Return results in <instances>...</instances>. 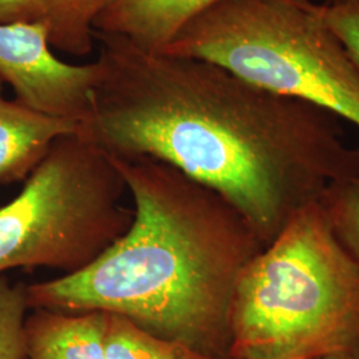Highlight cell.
I'll use <instances>...</instances> for the list:
<instances>
[{"label": "cell", "mask_w": 359, "mask_h": 359, "mask_svg": "<svg viewBox=\"0 0 359 359\" xmlns=\"http://www.w3.org/2000/svg\"><path fill=\"white\" fill-rule=\"evenodd\" d=\"M100 79L79 133L105 154L167 163L221 194L269 245L338 181L359 148L338 116L224 67L95 32Z\"/></svg>", "instance_id": "obj_1"}, {"label": "cell", "mask_w": 359, "mask_h": 359, "mask_svg": "<svg viewBox=\"0 0 359 359\" xmlns=\"http://www.w3.org/2000/svg\"><path fill=\"white\" fill-rule=\"evenodd\" d=\"M109 157L132 200L128 231L86 269L27 285L29 309L114 313L231 358L234 289L264 244L221 194L179 169L151 157Z\"/></svg>", "instance_id": "obj_2"}, {"label": "cell", "mask_w": 359, "mask_h": 359, "mask_svg": "<svg viewBox=\"0 0 359 359\" xmlns=\"http://www.w3.org/2000/svg\"><path fill=\"white\" fill-rule=\"evenodd\" d=\"M233 359H318L359 347V261L321 203L298 212L241 273Z\"/></svg>", "instance_id": "obj_3"}, {"label": "cell", "mask_w": 359, "mask_h": 359, "mask_svg": "<svg viewBox=\"0 0 359 359\" xmlns=\"http://www.w3.org/2000/svg\"><path fill=\"white\" fill-rule=\"evenodd\" d=\"M160 53L215 63L359 128V67L311 0H222Z\"/></svg>", "instance_id": "obj_4"}, {"label": "cell", "mask_w": 359, "mask_h": 359, "mask_svg": "<svg viewBox=\"0 0 359 359\" xmlns=\"http://www.w3.org/2000/svg\"><path fill=\"white\" fill-rule=\"evenodd\" d=\"M111 157L83 135H67L0 208V274L13 269L75 274L128 231L133 205Z\"/></svg>", "instance_id": "obj_5"}, {"label": "cell", "mask_w": 359, "mask_h": 359, "mask_svg": "<svg viewBox=\"0 0 359 359\" xmlns=\"http://www.w3.org/2000/svg\"><path fill=\"white\" fill-rule=\"evenodd\" d=\"M99 79L97 60L88 65L60 60L41 25L0 23V80L13 87L16 102L81 123Z\"/></svg>", "instance_id": "obj_6"}, {"label": "cell", "mask_w": 359, "mask_h": 359, "mask_svg": "<svg viewBox=\"0 0 359 359\" xmlns=\"http://www.w3.org/2000/svg\"><path fill=\"white\" fill-rule=\"evenodd\" d=\"M72 118L46 115L0 97V185L26 181L57 139L79 132Z\"/></svg>", "instance_id": "obj_7"}, {"label": "cell", "mask_w": 359, "mask_h": 359, "mask_svg": "<svg viewBox=\"0 0 359 359\" xmlns=\"http://www.w3.org/2000/svg\"><path fill=\"white\" fill-rule=\"evenodd\" d=\"M118 0H0V23H38L52 50L74 57L93 51L95 23Z\"/></svg>", "instance_id": "obj_8"}, {"label": "cell", "mask_w": 359, "mask_h": 359, "mask_svg": "<svg viewBox=\"0 0 359 359\" xmlns=\"http://www.w3.org/2000/svg\"><path fill=\"white\" fill-rule=\"evenodd\" d=\"M222 0H118L95 23V32L129 39L142 50L164 51L194 16Z\"/></svg>", "instance_id": "obj_9"}, {"label": "cell", "mask_w": 359, "mask_h": 359, "mask_svg": "<svg viewBox=\"0 0 359 359\" xmlns=\"http://www.w3.org/2000/svg\"><path fill=\"white\" fill-rule=\"evenodd\" d=\"M105 316L31 309L25 323V359H107Z\"/></svg>", "instance_id": "obj_10"}, {"label": "cell", "mask_w": 359, "mask_h": 359, "mask_svg": "<svg viewBox=\"0 0 359 359\" xmlns=\"http://www.w3.org/2000/svg\"><path fill=\"white\" fill-rule=\"evenodd\" d=\"M104 344L107 359H233L205 355L192 347L148 333L114 313L105 316Z\"/></svg>", "instance_id": "obj_11"}, {"label": "cell", "mask_w": 359, "mask_h": 359, "mask_svg": "<svg viewBox=\"0 0 359 359\" xmlns=\"http://www.w3.org/2000/svg\"><path fill=\"white\" fill-rule=\"evenodd\" d=\"M27 285L0 274V359L26 358Z\"/></svg>", "instance_id": "obj_12"}, {"label": "cell", "mask_w": 359, "mask_h": 359, "mask_svg": "<svg viewBox=\"0 0 359 359\" xmlns=\"http://www.w3.org/2000/svg\"><path fill=\"white\" fill-rule=\"evenodd\" d=\"M321 204L337 236L359 261V175L333 184Z\"/></svg>", "instance_id": "obj_13"}, {"label": "cell", "mask_w": 359, "mask_h": 359, "mask_svg": "<svg viewBox=\"0 0 359 359\" xmlns=\"http://www.w3.org/2000/svg\"><path fill=\"white\" fill-rule=\"evenodd\" d=\"M323 22L346 47L359 67V0L318 3Z\"/></svg>", "instance_id": "obj_14"}, {"label": "cell", "mask_w": 359, "mask_h": 359, "mask_svg": "<svg viewBox=\"0 0 359 359\" xmlns=\"http://www.w3.org/2000/svg\"><path fill=\"white\" fill-rule=\"evenodd\" d=\"M318 359H359V347L358 348H353V350L335 353L332 355H326V357Z\"/></svg>", "instance_id": "obj_15"}, {"label": "cell", "mask_w": 359, "mask_h": 359, "mask_svg": "<svg viewBox=\"0 0 359 359\" xmlns=\"http://www.w3.org/2000/svg\"><path fill=\"white\" fill-rule=\"evenodd\" d=\"M341 1H346V0H325L323 3H341Z\"/></svg>", "instance_id": "obj_16"}, {"label": "cell", "mask_w": 359, "mask_h": 359, "mask_svg": "<svg viewBox=\"0 0 359 359\" xmlns=\"http://www.w3.org/2000/svg\"><path fill=\"white\" fill-rule=\"evenodd\" d=\"M1 84H3V83H1V80H0V97H1Z\"/></svg>", "instance_id": "obj_17"}]
</instances>
